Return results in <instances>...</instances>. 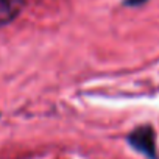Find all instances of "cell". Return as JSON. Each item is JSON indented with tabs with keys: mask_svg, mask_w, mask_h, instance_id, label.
<instances>
[{
	"mask_svg": "<svg viewBox=\"0 0 159 159\" xmlns=\"http://www.w3.org/2000/svg\"><path fill=\"white\" fill-rule=\"evenodd\" d=\"M24 7V0H0V27L14 20Z\"/></svg>",
	"mask_w": 159,
	"mask_h": 159,
	"instance_id": "7a4b0ae2",
	"label": "cell"
},
{
	"mask_svg": "<svg viewBox=\"0 0 159 159\" xmlns=\"http://www.w3.org/2000/svg\"><path fill=\"white\" fill-rule=\"evenodd\" d=\"M128 140H129V143H131L136 150L145 153L148 157H156L154 133H153V129H151L150 126H140V128L134 129V131L129 134Z\"/></svg>",
	"mask_w": 159,
	"mask_h": 159,
	"instance_id": "6da1fadb",
	"label": "cell"
}]
</instances>
